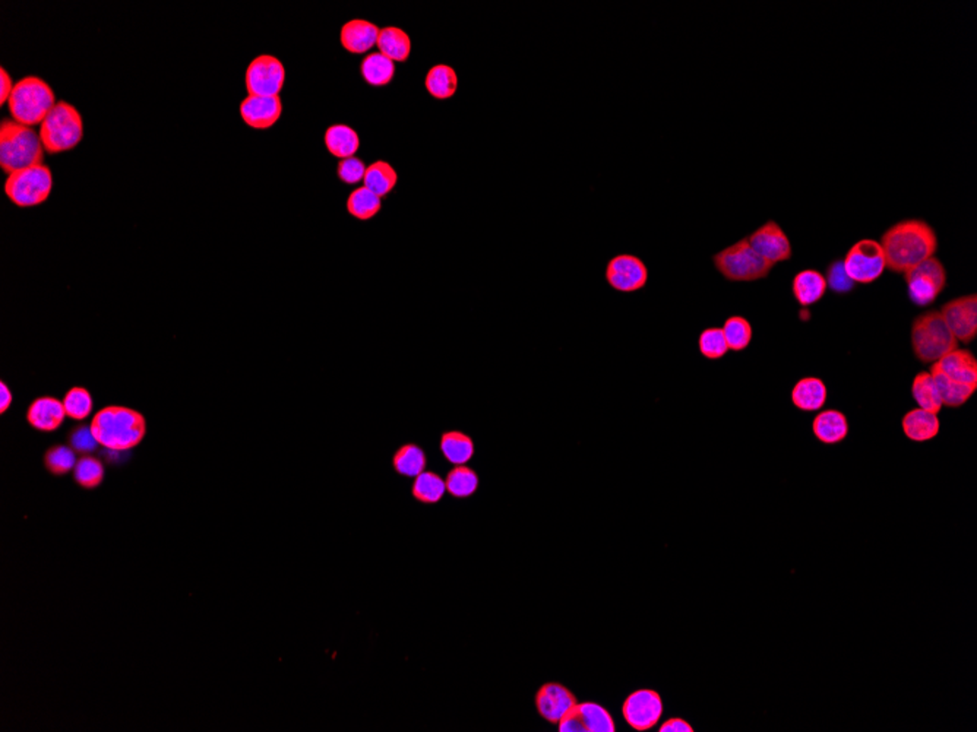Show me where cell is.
Wrapping results in <instances>:
<instances>
[{
  "label": "cell",
  "instance_id": "6da1fadb",
  "mask_svg": "<svg viewBox=\"0 0 977 732\" xmlns=\"http://www.w3.org/2000/svg\"><path fill=\"white\" fill-rule=\"evenodd\" d=\"M886 270L893 273L907 272L913 266L935 256L938 236L934 227L925 219H903L881 236Z\"/></svg>",
  "mask_w": 977,
  "mask_h": 732
},
{
  "label": "cell",
  "instance_id": "7a4b0ae2",
  "mask_svg": "<svg viewBox=\"0 0 977 732\" xmlns=\"http://www.w3.org/2000/svg\"><path fill=\"white\" fill-rule=\"evenodd\" d=\"M92 434L99 445L116 452H129L143 443L146 434V419L136 409L109 405L92 417Z\"/></svg>",
  "mask_w": 977,
  "mask_h": 732
},
{
  "label": "cell",
  "instance_id": "3957f363",
  "mask_svg": "<svg viewBox=\"0 0 977 732\" xmlns=\"http://www.w3.org/2000/svg\"><path fill=\"white\" fill-rule=\"evenodd\" d=\"M44 146L38 132L18 122L0 123V167L7 175L21 168L43 164Z\"/></svg>",
  "mask_w": 977,
  "mask_h": 732
},
{
  "label": "cell",
  "instance_id": "277c9868",
  "mask_svg": "<svg viewBox=\"0 0 977 732\" xmlns=\"http://www.w3.org/2000/svg\"><path fill=\"white\" fill-rule=\"evenodd\" d=\"M910 343L916 360L925 365H934L959 348V341L952 335L939 310H928L915 317L910 329Z\"/></svg>",
  "mask_w": 977,
  "mask_h": 732
},
{
  "label": "cell",
  "instance_id": "5b68a950",
  "mask_svg": "<svg viewBox=\"0 0 977 732\" xmlns=\"http://www.w3.org/2000/svg\"><path fill=\"white\" fill-rule=\"evenodd\" d=\"M7 106L12 121L33 128L41 124L56 106V95L46 80L31 75L15 84Z\"/></svg>",
  "mask_w": 977,
  "mask_h": 732
},
{
  "label": "cell",
  "instance_id": "8992f818",
  "mask_svg": "<svg viewBox=\"0 0 977 732\" xmlns=\"http://www.w3.org/2000/svg\"><path fill=\"white\" fill-rule=\"evenodd\" d=\"M713 265L730 282H755L768 277L773 263L767 262L752 249L746 238L730 244L713 255Z\"/></svg>",
  "mask_w": 977,
  "mask_h": 732
},
{
  "label": "cell",
  "instance_id": "52a82bcc",
  "mask_svg": "<svg viewBox=\"0 0 977 732\" xmlns=\"http://www.w3.org/2000/svg\"><path fill=\"white\" fill-rule=\"evenodd\" d=\"M41 143L48 154L72 150L82 141L84 122L80 110L70 102L58 101L40 124Z\"/></svg>",
  "mask_w": 977,
  "mask_h": 732
},
{
  "label": "cell",
  "instance_id": "ba28073f",
  "mask_svg": "<svg viewBox=\"0 0 977 732\" xmlns=\"http://www.w3.org/2000/svg\"><path fill=\"white\" fill-rule=\"evenodd\" d=\"M53 175L46 164L31 165L11 173L5 182V194L16 207L29 208L48 201Z\"/></svg>",
  "mask_w": 977,
  "mask_h": 732
},
{
  "label": "cell",
  "instance_id": "9c48e42d",
  "mask_svg": "<svg viewBox=\"0 0 977 732\" xmlns=\"http://www.w3.org/2000/svg\"><path fill=\"white\" fill-rule=\"evenodd\" d=\"M903 275L907 285L908 299L916 306H930L947 287V270L935 256L913 266Z\"/></svg>",
  "mask_w": 977,
  "mask_h": 732
},
{
  "label": "cell",
  "instance_id": "30bf717a",
  "mask_svg": "<svg viewBox=\"0 0 977 732\" xmlns=\"http://www.w3.org/2000/svg\"><path fill=\"white\" fill-rule=\"evenodd\" d=\"M847 275L856 284L868 285L881 278L886 270V256L879 241L862 239L849 249L843 259Z\"/></svg>",
  "mask_w": 977,
  "mask_h": 732
},
{
  "label": "cell",
  "instance_id": "8fae6325",
  "mask_svg": "<svg viewBox=\"0 0 977 732\" xmlns=\"http://www.w3.org/2000/svg\"><path fill=\"white\" fill-rule=\"evenodd\" d=\"M605 280L617 292H637L649 284L650 271L646 262L632 253H619L606 265Z\"/></svg>",
  "mask_w": 977,
  "mask_h": 732
},
{
  "label": "cell",
  "instance_id": "7c38bea8",
  "mask_svg": "<svg viewBox=\"0 0 977 732\" xmlns=\"http://www.w3.org/2000/svg\"><path fill=\"white\" fill-rule=\"evenodd\" d=\"M663 700L654 690L641 689L631 693L622 705V715L635 731L653 729L663 716Z\"/></svg>",
  "mask_w": 977,
  "mask_h": 732
},
{
  "label": "cell",
  "instance_id": "4fadbf2b",
  "mask_svg": "<svg viewBox=\"0 0 977 732\" xmlns=\"http://www.w3.org/2000/svg\"><path fill=\"white\" fill-rule=\"evenodd\" d=\"M285 80V69L277 58L258 56L246 70V90L249 95L278 97Z\"/></svg>",
  "mask_w": 977,
  "mask_h": 732
},
{
  "label": "cell",
  "instance_id": "5bb4252c",
  "mask_svg": "<svg viewBox=\"0 0 977 732\" xmlns=\"http://www.w3.org/2000/svg\"><path fill=\"white\" fill-rule=\"evenodd\" d=\"M746 239L752 249L762 259H766L767 262L773 263L774 266L777 263L788 262L793 256L790 239L781 228L780 224L774 219H768L757 230L752 231Z\"/></svg>",
  "mask_w": 977,
  "mask_h": 732
},
{
  "label": "cell",
  "instance_id": "9a60e30c",
  "mask_svg": "<svg viewBox=\"0 0 977 732\" xmlns=\"http://www.w3.org/2000/svg\"><path fill=\"white\" fill-rule=\"evenodd\" d=\"M939 312L959 343H973L977 336L976 294L961 295L950 300Z\"/></svg>",
  "mask_w": 977,
  "mask_h": 732
},
{
  "label": "cell",
  "instance_id": "2e32d148",
  "mask_svg": "<svg viewBox=\"0 0 977 732\" xmlns=\"http://www.w3.org/2000/svg\"><path fill=\"white\" fill-rule=\"evenodd\" d=\"M559 732H615L612 715L595 702L576 704L558 724Z\"/></svg>",
  "mask_w": 977,
  "mask_h": 732
},
{
  "label": "cell",
  "instance_id": "e0dca14e",
  "mask_svg": "<svg viewBox=\"0 0 977 732\" xmlns=\"http://www.w3.org/2000/svg\"><path fill=\"white\" fill-rule=\"evenodd\" d=\"M537 712L544 721L558 726L561 719L568 714L578 702L568 687L559 683H546L537 690L534 697Z\"/></svg>",
  "mask_w": 977,
  "mask_h": 732
},
{
  "label": "cell",
  "instance_id": "ac0fdd59",
  "mask_svg": "<svg viewBox=\"0 0 977 732\" xmlns=\"http://www.w3.org/2000/svg\"><path fill=\"white\" fill-rule=\"evenodd\" d=\"M283 104L280 97L248 95L241 102V116L253 129H268L280 121Z\"/></svg>",
  "mask_w": 977,
  "mask_h": 732
},
{
  "label": "cell",
  "instance_id": "d6986e66",
  "mask_svg": "<svg viewBox=\"0 0 977 732\" xmlns=\"http://www.w3.org/2000/svg\"><path fill=\"white\" fill-rule=\"evenodd\" d=\"M66 417L68 416L63 402L53 397L37 398L27 409V421L29 426L43 433L58 430Z\"/></svg>",
  "mask_w": 977,
  "mask_h": 732
},
{
  "label": "cell",
  "instance_id": "ffe728a7",
  "mask_svg": "<svg viewBox=\"0 0 977 732\" xmlns=\"http://www.w3.org/2000/svg\"><path fill=\"white\" fill-rule=\"evenodd\" d=\"M934 366L950 379L977 387V360L972 351L957 348Z\"/></svg>",
  "mask_w": 977,
  "mask_h": 732
},
{
  "label": "cell",
  "instance_id": "44dd1931",
  "mask_svg": "<svg viewBox=\"0 0 977 732\" xmlns=\"http://www.w3.org/2000/svg\"><path fill=\"white\" fill-rule=\"evenodd\" d=\"M791 402L796 408L805 412H817L827 404L828 389L820 377H802L791 389Z\"/></svg>",
  "mask_w": 977,
  "mask_h": 732
},
{
  "label": "cell",
  "instance_id": "7402d4cb",
  "mask_svg": "<svg viewBox=\"0 0 977 732\" xmlns=\"http://www.w3.org/2000/svg\"><path fill=\"white\" fill-rule=\"evenodd\" d=\"M827 290L824 273L817 270L800 271L791 281V294L802 307L817 304L824 299Z\"/></svg>",
  "mask_w": 977,
  "mask_h": 732
},
{
  "label": "cell",
  "instance_id": "603a6c76",
  "mask_svg": "<svg viewBox=\"0 0 977 732\" xmlns=\"http://www.w3.org/2000/svg\"><path fill=\"white\" fill-rule=\"evenodd\" d=\"M812 433L824 445H837L849 434V421L842 411L825 409L815 416Z\"/></svg>",
  "mask_w": 977,
  "mask_h": 732
},
{
  "label": "cell",
  "instance_id": "cb8c5ba5",
  "mask_svg": "<svg viewBox=\"0 0 977 732\" xmlns=\"http://www.w3.org/2000/svg\"><path fill=\"white\" fill-rule=\"evenodd\" d=\"M381 29L372 22L353 19L341 28V44L347 51L361 55L375 46Z\"/></svg>",
  "mask_w": 977,
  "mask_h": 732
},
{
  "label": "cell",
  "instance_id": "d4e9b609",
  "mask_svg": "<svg viewBox=\"0 0 977 732\" xmlns=\"http://www.w3.org/2000/svg\"><path fill=\"white\" fill-rule=\"evenodd\" d=\"M901 427L908 440L922 443L937 438L941 430V421L938 419V414L916 408L906 412V416L901 419Z\"/></svg>",
  "mask_w": 977,
  "mask_h": 732
},
{
  "label": "cell",
  "instance_id": "484cf974",
  "mask_svg": "<svg viewBox=\"0 0 977 732\" xmlns=\"http://www.w3.org/2000/svg\"><path fill=\"white\" fill-rule=\"evenodd\" d=\"M439 449L449 463L467 465L476 452L475 440L467 433L460 430H449L442 433Z\"/></svg>",
  "mask_w": 977,
  "mask_h": 732
},
{
  "label": "cell",
  "instance_id": "4316f807",
  "mask_svg": "<svg viewBox=\"0 0 977 732\" xmlns=\"http://www.w3.org/2000/svg\"><path fill=\"white\" fill-rule=\"evenodd\" d=\"M426 452L416 443H405L400 446L392 455V468L402 477L416 478L417 475L426 471Z\"/></svg>",
  "mask_w": 977,
  "mask_h": 732
},
{
  "label": "cell",
  "instance_id": "83f0119b",
  "mask_svg": "<svg viewBox=\"0 0 977 732\" xmlns=\"http://www.w3.org/2000/svg\"><path fill=\"white\" fill-rule=\"evenodd\" d=\"M324 141L329 153L334 157L341 158V160L353 157L354 154L358 153L359 146H360V139H359L358 133L350 126H346V124H334L331 128L327 129Z\"/></svg>",
  "mask_w": 977,
  "mask_h": 732
},
{
  "label": "cell",
  "instance_id": "f1b7e54d",
  "mask_svg": "<svg viewBox=\"0 0 977 732\" xmlns=\"http://www.w3.org/2000/svg\"><path fill=\"white\" fill-rule=\"evenodd\" d=\"M929 373L934 377L935 383H937L938 390L941 395L942 405L949 407V408L963 407L977 390L976 387H971V385H964V383L950 379L944 373L939 372L934 365L930 367Z\"/></svg>",
  "mask_w": 977,
  "mask_h": 732
},
{
  "label": "cell",
  "instance_id": "f546056e",
  "mask_svg": "<svg viewBox=\"0 0 977 732\" xmlns=\"http://www.w3.org/2000/svg\"><path fill=\"white\" fill-rule=\"evenodd\" d=\"M424 87L435 100L453 99L458 90V77L451 66L444 63L435 65L427 72Z\"/></svg>",
  "mask_w": 977,
  "mask_h": 732
},
{
  "label": "cell",
  "instance_id": "4dcf8cb0",
  "mask_svg": "<svg viewBox=\"0 0 977 732\" xmlns=\"http://www.w3.org/2000/svg\"><path fill=\"white\" fill-rule=\"evenodd\" d=\"M376 46L380 48L381 55L390 58L392 62H405L412 51L410 37L402 28H395V27L381 29Z\"/></svg>",
  "mask_w": 977,
  "mask_h": 732
},
{
  "label": "cell",
  "instance_id": "1f68e13d",
  "mask_svg": "<svg viewBox=\"0 0 977 732\" xmlns=\"http://www.w3.org/2000/svg\"><path fill=\"white\" fill-rule=\"evenodd\" d=\"M446 493V480L435 471H424L413 482V499L422 504H438L444 499Z\"/></svg>",
  "mask_w": 977,
  "mask_h": 732
},
{
  "label": "cell",
  "instance_id": "d6a6232c",
  "mask_svg": "<svg viewBox=\"0 0 977 732\" xmlns=\"http://www.w3.org/2000/svg\"><path fill=\"white\" fill-rule=\"evenodd\" d=\"M446 493L454 499H468L478 493L480 477L473 468L467 465H456L446 477Z\"/></svg>",
  "mask_w": 977,
  "mask_h": 732
},
{
  "label": "cell",
  "instance_id": "836d02e7",
  "mask_svg": "<svg viewBox=\"0 0 977 732\" xmlns=\"http://www.w3.org/2000/svg\"><path fill=\"white\" fill-rule=\"evenodd\" d=\"M912 395L916 404L925 411L939 414L942 407L941 395L938 390L937 383L929 372H920L915 376L912 385Z\"/></svg>",
  "mask_w": 977,
  "mask_h": 732
},
{
  "label": "cell",
  "instance_id": "e575fe53",
  "mask_svg": "<svg viewBox=\"0 0 977 732\" xmlns=\"http://www.w3.org/2000/svg\"><path fill=\"white\" fill-rule=\"evenodd\" d=\"M397 180L395 168L385 161H376L372 165H369L363 177L366 189L380 197L387 196L391 190L394 189Z\"/></svg>",
  "mask_w": 977,
  "mask_h": 732
},
{
  "label": "cell",
  "instance_id": "d590c367",
  "mask_svg": "<svg viewBox=\"0 0 977 732\" xmlns=\"http://www.w3.org/2000/svg\"><path fill=\"white\" fill-rule=\"evenodd\" d=\"M360 70L369 85L383 87L390 84L394 78L395 65L381 53H372L361 62Z\"/></svg>",
  "mask_w": 977,
  "mask_h": 732
},
{
  "label": "cell",
  "instance_id": "8d00e7d4",
  "mask_svg": "<svg viewBox=\"0 0 977 732\" xmlns=\"http://www.w3.org/2000/svg\"><path fill=\"white\" fill-rule=\"evenodd\" d=\"M723 332H725V338H726L730 351L742 353L751 345L754 329L746 317L739 316V314L727 317L723 324Z\"/></svg>",
  "mask_w": 977,
  "mask_h": 732
},
{
  "label": "cell",
  "instance_id": "74e56055",
  "mask_svg": "<svg viewBox=\"0 0 977 732\" xmlns=\"http://www.w3.org/2000/svg\"><path fill=\"white\" fill-rule=\"evenodd\" d=\"M381 207H382L381 197L376 196L365 186L353 190L347 199V211L351 217L360 221L372 219L381 211Z\"/></svg>",
  "mask_w": 977,
  "mask_h": 732
},
{
  "label": "cell",
  "instance_id": "f35d334b",
  "mask_svg": "<svg viewBox=\"0 0 977 732\" xmlns=\"http://www.w3.org/2000/svg\"><path fill=\"white\" fill-rule=\"evenodd\" d=\"M104 465L99 458L91 455L81 456L73 468V480L85 490H94L104 482Z\"/></svg>",
  "mask_w": 977,
  "mask_h": 732
},
{
  "label": "cell",
  "instance_id": "ab89813d",
  "mask_svg": "<svg viewBox=\"0 0 977 732\" xmlns=\"http://www.w3.org/2000/svg\"><path fill=\"white\" fill-rule=\"evenodd\" d=\"M77 455L70 445L51 446L48 452L44 453V467L51 475L63 477L72 472L78 462Z\"/></svg>",
  "mask_w": 977,
  "mask_h": 732
},
{
  "label": "cell",
  "instance_id": "60d3db41",
  "mask_svg": "<svg viewBox=\"0 0 977 732\" xmlns=\"http://www.w3.org/2000/svg\"><path fill=\"white\" fill-rule=\"evenodd\" d=\"M698 350L707 360H722L726 357L730 350L723 328L710 326L703 329L698 336Z\"/></svg>",
  "mask_w": 977,
  "mask_h": 732
},
{
  "label": "cell",
  "instance_id": "b9f144b4",
  "mask_svg": "<svg viewBox=\"0 0 977 732\" xmlns=\"http://www.w3.org/2000/svg\"><path fill=\"white\" fill-rule=\"evenodd\" d=\"M62 402L66 416L75 421H82L91 416L92 407H94L90 390L82 387H70L63 397Z\"/></svg>",
  "mask_w": 977,
  "mask_h": 732
},
{
  "label": "cell",
  "instance_id": "7bdbcfd3",
  "mask_svg": "<svg viewBox=\"0 0 977 732\" xmlns=\"http://www.w3.org/2000/svg\"><path fill=\"white\" fill-rule=\"evenodd\" d=\"M825 273H827V275H824L825 281H827V287L832 292H834L835 294H849L856 288L857 284L847 275L843 260H832L827 266V272Z\"/></svg>",
  "mask_w": 977,
  "mask_h": 732
},
{
  "label": "cell",
  "instance_id": "ee69618b",
  "mask_svg": "<svg viewBox=\"0 0 977 732\" xmlns=\"http://www.w3.org/2000/svg\"><path fill=\"white\" fill-rule=\"evenodd\" d=\"M68 445L80 453V455H91L99 448V441L94 438L92 434L91 427L87 424H81V426L75 427L68 436Z\"/></svg>",
  "mask_w": 977,
  "mask_h": 732
},
{
  "label": "cell",
  "instance_id": "f6af8a7d",
  "mask_svg": "<svg viewBox=\"0 0 977 732\" xmlns=\"http://www.w3.org/2000/svg\"><path fill=\"white\" fill-rule=\"evenodd\" d=\"M366 165L360 158L350 157L339 161L338 177L347 185H356L365 177Z\"/></svg>",
  "mask_w": 977,
  "mask_h": 732
},
{
  "label": "cell",
  "instance_id": "bcb514c9",
  "mask_svg": "<svg viewBox=\"0 0 977 732\" xmlns=\"http://www.w3.org/2000/svg\"><path fill=\"white\" fill-rule=\"evenodd\" d=\"M0 85H2V88H0V104H5V102H7V100H9V97H11L15 87L14 82H12L11 75L6 72L5 68L0 69Z\"/></svg>",
  "mask_w": 977,
  "mask_h": 732
},
{
  "label": "cell",
  "instance_id": "7dc6e473",
  "mask_svg": "<svg viewBox=\"0 0 977 732\" xmlns=\"http://www.w3.org/2000/svg\"><path fill=\"white\" fill-rule=\"evenodd\" d=\"M660 732H693L692 726L682 718H671L661 724Z\"/></svg>",
  "mask_w": 977,
  "mask_h": 732
},
{
  "label": "cell",
  "instance_id": "c3c4849f",
  "mask_svg": "<svg viewBox=\"0 0 977 732\" xmlns=\"http://www.w3.org/2000/svg\"><path fill=\"white\" fill-rule=\"evenodd\" d=\"M12 401H14V397H12L11 389L7 387L6 383H0V414H5L7 409L11 408Z\"/></svg>",
  "mask_w": 977,
  "mask_h": 732
}]
</instances>
